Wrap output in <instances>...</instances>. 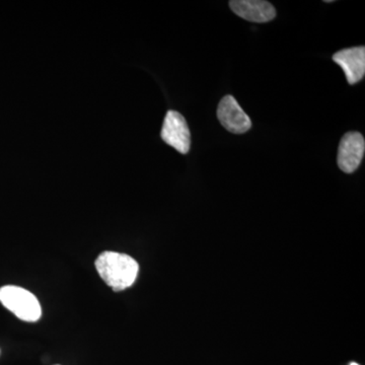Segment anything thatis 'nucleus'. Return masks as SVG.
Here are the masks:
<instances>
[{
	"instance_id": "nucleus-8",
	"label": "nucleus",
	"mask_w": 365,
	"mask_h": 365,
	"mask_svg": "<svg viewBox=\"0 0 365 365\" xmlns=\"http://www.w3.org/2000/svg\"><path fill=\"white\" fill-rule=\"evenodd\" d=\"M350 365H359V364H354V362H352V364H350Z\"/></svg>"
},
{
	"instance_id": "nucleus-7",
	"label": "nucleus",
	"mask_w": 365,
	"mask_h": 365,
	"mask_svg": "<svg viewBox=\"0 0 365 365\" xmlns=\"http://www.w3.org/2000/svg\"><path fill=\"white\" fill-rule=\"evenodd\" d=\"M230 7L240 18L253 23H268L276 16L275 7L264 0H232Z\"/></svg>"
},
{
	"instance_id": "nucleus-6",
	"label": "nucleus",
	"mask_w": 365,
	"mask_h": 365,
	"mask_svg": "<svg viewBox=\"0 0 365 365\" xmlns=\"http://www.w3.org/2000/svg\"><path fill=\"white\" fill-rule=\"evenodd\" d=\"M333 61L344 71L346 79L349 85H355L364 78L365 47L347 48L333 55Z\"/></svg>"
},
{
	"instance_id": "nucleus-5",
	"label": "nucleus",
	"mask_w": 365,
	"mask_h": 365,
	"mask_svg": "<svg viewBox=\"0 0 365 365\" xmlns=\"http://www.w3.org/2000/svg\"><path fill=\"white\" fill-rule=\"evenodd\" d=\"M217 118L227 131L234 134L248 132L252 121L232 96L227 95L220 101L217 108Z\"/></svg>"
},
{
	"instance_id": "nucleus-2",
	"label": "nucleus",
	"mask_w": 365,
	"mask_h": 365,
	"mask_svg": "<svg viewBox=\"0 0 365 365\" xmlns=\"http://www.w3.org/2000/svg\"><path fill=\"white\" fill-rule=\"evenodd\" d=\"M0 302L21 321L37 322L42 317L39 300L25 288L14 285L0 288Z\"/></svg>"
},
{
	"instance_id": "nucleus-3",
	"label": "nucleus",
	"mask_w": 365,
	"mask_h": 365,
	"mask_svg": "<svg viewBox=\"0 0 365 365\" xmlns=\"http://www.w3.org/2000/svg\"><path fill=\"white\" fill-rule=\"evenodd\" d=\"M163 140L174 148L175 150L186 155L191 146V133L186 119L179 112L169 111L163 121L162 133Z\"/></svg>"
},
{
	"instance_id": "nucleus-1",
	"label": "nucleus",
	"mask_w": 365,
	"mask_h": 365,
	"mask_svg": "<svg viewBox=\"0 0 365 365\" xmlns=\"http://www.w3.org/2000/svg\"><path fill=\"white\" fill-rule=\"evenodd\" d=\"M98 275L114 292L132 287L139 272L135 259L126 254L106 251L95 262Z\"/></svg>"
},
{
	"instance_id": "nucleus-4",
	"label": "nucleus",
	"mask_w": 365,
	"mask_h": 365,
	"mask_svg": "<svg viewBox=\"0 0 365 365\" xmlns=\"http://www.w3.org/2000/svg\"><path fill=\"white\" fill-rule=\"evenodd\" d=\"M365 151L364 137L359 132H348L341 139L338 165L346 174H352L362 162Z\"/></svg>"
}]
</instances>
